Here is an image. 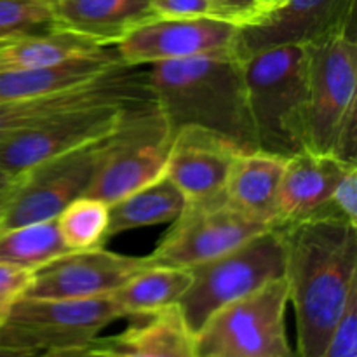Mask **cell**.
<instances>
[{"instance_id": "2e32d148", "label": "cell", "mask_w": 357, "mask_h": 357, "mask_svg": "<svg viewBox=\"0 0 357 357\" xmlns=\"http://www.w3.org/2000/svg\"><path fill=\"white\" fill-rule=\"evenodd\" d=\"M241 153L234 143L215 132L183 128L173 136L164 174L183 192L187 202L223 195L234 157Z\"/></svg>"}, {"instance_id": "ac0fdd59", "label": "cell", "mask_w": 357, "mask_h": 357, "mask_svg": "<svg viewBox=\"0 0 357 357\" xmlns=\"http://www.w3.org/2000/svg\"><path fill=\"white\" fill-rule=\"evenodd\" d=\"M54 26L101 47H114L129 31L153 20L152 0H51Z\"/></svg>"}, {"instance_id": "d4e9b609", "label": "cell", "mask_w": 357, "mask_h": 357, "mask_svg": "<svg viewBox=\"0 0 357 357\" xmlns=\"http://www.w3.org/2000/svg\"><path fill=\"white\" fill-rule=\"evenodd\" d=\"M70 253L56 220L28 223L0 232V261L38 271L49 261Z\"/></svg>"}, {"instance_id": "8992f818", "label": "cell", "mask_w": 357, "mask_h": 357, "mask_svg": "<svg viewBox=\"0 0 357 357\" xmlns=\"http://www.w3.org/2000/svg\"><path fill=\"white\" fill-rule=\"evenodd\" d=\"M284 279L220 309L195 335L197 357H296L286 335Z\"/></svg>"}, {"instance_id": "9a60e30c", "label": "cell", "mask_w": 357, "mask_h": 357, "mask_svg": "<svg viewBox=\"0 0 357 357\" xmlns=\"http://www.w3.org/2000/svg\"><path fill=\"white\" fill-rule=\"evenodd\" d=\"M146 68L119 65L93 82L26 100L0 103V143L16 132L72 108L98 103H139L152 100Z\"/></svg>"}, {"instance_id": "484cf974", "label": "cell", "mask_w": 357, "mask_h": 357, "mask_svg": "<svg viewBox=\"0 0 357 357\" xmlns=\"http://www.w3.org/2000/svg\"><path fill=\"white\" fill-rule=\"evenodd\" d=\"M108 208L100 199L82 195L56 216L58 230L70 251L103 248L108 239Z\"/></svg>"}, {"instance_id": "e0dca14e", "label": "cell", "mask_w": 357, "mask_h": 357, "mask_svg": "<svg viewBox=\"0 0 357 357\" xmlns=\"http://www.w3.org/2000/svg\"><path fill=\"white\" fill-rule=\"evenodd\" d=\"M352 167L357 166L344 162L333 153L307 150L289 157L279 188L274 227L323 216L335 187Z\"/></svg>"}, {"instance_id": "e575fe53", "label": "cell", "mask_w": 357, "mask_h": 357, "mask_svg": "<svg viewBox=\"0 0 357 357\" xmlns=\"http://www.w3.org/2000/svg\"><path fill=\"white\" fill-rule=\"evenodd\" d=\"M38 352L26 351V349L9 347V345H0V357H37Z\"/></svg>"}, {"instance_id": "ba28073f", "label": "cell", "mask_w": 357, "mask_h": 357, "mask_svg": "<svg viewBox=\"0 0 357 357\" xmlns=\"http://www.w3.org/2000/svg\"><path fill=\"white\" fill-rule=\"evenodd\" d=\"M110 135L28 169L0 218V232L56 220L70 202L86 195Z\"/></svg>"}, {"instance_id": "4dcf8cb0", "label": "cell", "mask_w": 357, "mask_h": 357, "mask_svg": "<svg viewBox=\"0 0 357 357\" xmlns=\"http://www.w3.org/2000/svg\"><path fill=\"white\" fill-rule=\"evenodd\" d=\"M330 202L342 220L357 227V167H352L342 176Z\"/></svg>"}, {"instance_id": "d6986e66", "label": "cell", "mask_w": 357, "mask_h": 357, "mask_svg": "<svg viewBox=\"0 0 357 357\" xmlns=\"http://www.w3.org/2000/svg\"><path fill=\"white\" fill-rule=\"evenodd\" d=\"M286 160L260 150L237 153L223 188L227 204L257 222L274 227Z\"/></svg>"}, {"instance_id": "277c9868", "label": "cell", "mask_w": 357, "mask_h": 357, "mask_svg": "<svg viewBox=\"0 0 357 357\" xmlns=\"http://www.w3.org/2000/svg\"><path fill=\"white\" fill-rule=\"evenodd\" d=\"M190 286L178 302L188 330L197 335L229 303L284 279V244L275 227L257 234L241 246L188 268Z\"/></svg>"}, {"instance_id": "44dd1931", "label": "cell", "mask_w": 357, "mask_h": 357, "mask_svg": "<svg viewBox=\"0 0 357 357\" xmlns=\"http://www.w3.org/2000/svg\"><path fill=\"white\" fill-rule=\"evenodd\" d=\"M124 65L115 47L100 54L72 59L63 65L38 70H0V103L26 100L56 91L93 82L110 70Z\"/></svg>"}, {"instance_id": "1f68e13d", "label": "cell", "mask_w": 357, "mask_h": 357, "mask_svg": "<svg viewBox=\"0 0 357 357\" xmlns=\"http://www.w3.org/2000/svg\"><path fill=\"white\" fill-rule=\"evenodd\" d=\"M157 17H215L211 0H152Z\"/></svg>"}, {"instance_id": "5bb4252c", "label": "cell", "mask_w": 357, "mask_h": 357, "mask_svg": "<svg viewBox=\"0 0 357 357\" xmlns=\"http://www.w3.org/2000/svg\"><path fill=\"white\" fill-rule=\"evenodd\" d=\"M356 0H286L250 26L239 30L236 56L275 45H307L354 35Z\"/></svg>"}, {"instance_id": "83f0119b", "label": "cell", "mask_w": 357, "mask_h": 357, "mask_svg": "<svg viewBox=\"0 0 357 357\" xmlns=\"http://www.w3.org/2000/svg\"><path fill=\"white\" fill-rule=\"evenodd\" d=\"M321 357H357V288Z\"/></svg>"}, {"instance_id": "30bf717a", "label": "cell", "mask_w": 357, "mask_h": 357, "mask_svg": "<svg viewBox=\"0 0 357 357\" xmlns=\"http://www.w3.org/2000/svg\"><path fill=\"white\" fill-rule=\"evenodd\" d=\"M164 239L149 255L153 265L190 268L229 253L257 234L271 229L230 208L225 195L187 202Z\"/></svg>"}, {"instance_id": "f546056e", "label": "cell", "mask_w": 357, "mask_h": 357, "mask_svg": "<svg viewBox=\"0 0 357 357\" xmlns=\"http://www.w3.org/2000/svg\"><path fill=\"white\" fill-rule=\"evenodd\" d=\"M213 16L237 26H250L265 16L258 0H211Z\"/></svg>"}, {"instance_id": "cb8c5ba5", "label": "cell", "mask_w": 357, "mask_h": 357, "mask_svg": "<svg viewBox=\"0 0 357 357\" xmlns=\"http://www.w3.org/2000/svg\"><path fill=\"white\" fill-rule=\"evenodd\" d=\"M190 281L192 274L188 268L150 265L119 288L112 295V300L129 319L150 316L178 305Z\"/></svg>"}, {"instance_id": "4316f807", "label": "cell", "mask_w": 357, "mask_h": 357, "mask_svg": "<svg viewBox=\"0 0 357 357\" xmlns=\"http://www.w3.org/2000/svg\"><path fill=\"white\" fill-rule=\"evenodd\" d=\"M51 26V0H0V42Z\"/></svg>"}, {"instance_id": "836d02e7", "label": "cell", "mask_w": 357, "mask_h": 357, "mask_svg": "<svg viewBox=\"0 0 357 357\" xmlns=\"http://www.w3.org/2000/svg\"><path fill=\"white\" fill-rule=\"evenodd\" d=\"M20 181H21V176H13V174L0 169V218H2L9 201L13 199Z\"/></svg>"}, {"instance_id": "d590c367", "label": "cell", "mask_w": 357, "mask_h": 357, "mask_svg": "<svg viewBox=\"0 0 357 357\" xmlns=\"http://www.w3.org/2000/svg\"><path fill=\"white\" fill-rule=\"evenodd\" d=\"M284 2H286V0H258V3H260V6L265 9V16H267V14L271 13V10H274V9H278V7H281Z\"/></svg>"}, {"instance_id": "7402d4cb", "label": "cell", "mask_w": 357, "mask_h": 357, "mask_svg": "<svg viewBox=\"0 0 357 357\" xmlns=\"http://www.w3.org/2000/svg\"><path fill=\"white\" fill-rule=\"evenodd\" d=\"M105 49L72 31L45 28L0 42V70H38L100 54Z\"/></svg>"}, {"instance_id": "9c48e42d", "label": "cell", "mask_w": 357, "mask_h": 357, "mask_svg": "<svg viewBox=\"0 0 357 357\" xmlns=\"http://www.w3.org/2000/svg\"><path fill=\"white\" fill-rule=\"evenodd\" d=\"M309 110L307 146L331 153L335 138L349 112L357 107L356 35L307 44Z\"/></svg>"}, {"instance_id": "3957f363", "label": "cell", "mask_w": 357, "mask_h": 357, "mask_svg": "<svg viewBox=\"0 0 357 357\" xmlns=\"http://www.w3.org/2000/svg\"><path fill=\"white\" fill-rule=\"evenodd\" d=\"M260 152L289 159L307 152L309 72L305 45H275L241 59Z\"/></svg>"}, {"instance_id": "5b68a950", "label": "cell", "mask_w": 357, "mask_h": 357, "mask_svg": "<svg viewBox=\"0 0 357 357\" xmlns=\"http://www.w3.org/2000/svg\"><path fill=\"white\" fill-rule=\"evenodd\" d=\"M173 131L155 98L135 105L108 136L87 197L108 206L162 176Z\"/></svg>"}, {"instance_id": "52a82bcc", "label": "cell", "mask_w": 357, "mask_h": 357, "mask_svg": "<svg viewBox=\"0 0 357 357\" xmlns=\"http://www.w3.org/2000/svg\"><path fill=\"white\" fill-rule=\"evenodd\" d=\"M126 319L112 296L49 300L23 296L0 324V345L33 352L89 345L101 331Z\"/></svg>"}, {"instance_id": "7c38bea8", "label": "cell", "mask_w": 357, "mask_h": 357, "mask_svg": "<svg viewBox=\"0 0 357 357\" xmlns=\"http://www.w3.org/2000/svg\"><path fill=\"white\" fill-rule=\"evenodd\" d=\"M239 30L241 26L218 17H153L129 31L114 47L129 66L236 54Z\"/></svg>"}, {"instance_id": "7a4b0ae2", "label": "cell", "mask_w": 357, "mask_h": 357, "mask_svg": "<svg viewBox=\"0 0 357 357\" xmlns=\"http://www.w3.org/2000/svg\"><path fill=\"white\" fill-rule=\"evenodd\" d=\"M146 84L173 136L199 128L229 139L241 152L258 150L243 63L236 54L153 63L146 68Z\"/></svg>"}, {"instance_id": "603a6c76", "label": "cell", "mask_w": 357, "mask_h": 357, "mask_svg": "<svg viewBox=\"0 0 357 357\" xmlns=\"http://www.w3.org/2000/svg\"><path fill=\"white\" fill-rule=\"evenodd\" d=\"M187 199L183 192L166 176L124 195L108 208V237L143 227L171 223L183 211Z\"/></svg>"}, {"instance_id": "d6a6232c", "label": "cell", "mask_w": 357, "mask_h": 357, "mask_svg": "<svg viewBox=\"0 0 357 357\" xmlns=\"http://www.w3.org/2000/svg\"><path fill=\"white\" fill-rule=\"evenodd\" d=\"M37 357H108L107 352L93 344L80 345V347H66V349H54V351L40 352Z\"/></svg>"}, {"instance_id": "8fae6325", "label": "cell", "mask_w": 357, "mask_h": 357, "mask_svg": "<svg viewBox=\"0 0 357 357\" xmlns=\"http://www.w3.org/2000/svg\"><path fill=\"white\" fill-rule=\"evenodd\" d=\"M139 103L87 105L52 115L0 143V169L23 176L37 164L110 135L126 112Z\"/></svg>"}, {"instance_id": "4fadbf2b", "label": "cell", "mask_w": 357, "mask_h": 357, "mask_svg": "<svg viewBox=\"0 0 357 357\" xmlns=\"http://www.w3.org/2000/svg\"><path fill=\"white\" fill-rule=\"evenodd\" d=\"M150 257H128L103 248L70 251L33 272L26 298L91 300L112 296L132 275L150 267Z\"/></svg>"}, {"instance_id": "6da1fadb", "label": "cell", "mask_w": 357, "mask_h": 357, "mask_svg": "<svg viewBox=\"0 0 357 357\" xmlns=\"http://www.w3.org/2000/svg\"><path fill=\"white\" fill-rule=\"evenodd\" d=\"M275 229L284 244L296 357H321L357 288V227L340 218H309Z\"/></svg>"}, {"instance_id": "f1b7e54d", "label": "cell", "mask_w": 357, "mask_h": 357, "mask_svg": "<svg viewBox=\"0 0 357 357\" xmlns=\"http://www.w3.org/2000/svg\"><path fill=\"white\" fill-rule=\"evenodd\" d=\"M33 272L16 265L0 261V324L9 316L10 309L21 300L31 284Z\"/></svg>"}, {"instance_id": "ffe728a7", "label": "cell", "mask_w": 357, "mask_h": 357, "mask_svg": "<svg viewBox=\"0 0 357 357\" xmlns=\"http://www.w3.org/2000/svg\"><path fill=\"white\" fill-rule=\"evenodd\" d=\"M108 357H197L195 335L188 330L178 305L132 317L131 326L114 337L94 340Z\"/></svg>"}]
</instances>
